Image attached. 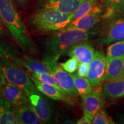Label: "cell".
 I'll return each instance as SVG.
<instances>
[{"label": "cell", "instance_id": "cell-14", "mask_svg": "<svg viewBox=\"0 0 124 124\" xmlns=\"http://www.w3.org/2000/svg\"><path fill=\"white\" fill-rule=\"evenodd\" d=\"M1 95L13 106H17L29 101L27 95L22 89L8 82L4 83Z\"/></svg>", "mask_w": 124, "mask_h": 124}, {"label": "cell", "instance_id": "cell-4", "mask_svg": "<svg viewBox=\"0 0 124 124\" xmlns=\"http://www.w3.org/2000/svg\"><path fill=\"white\" fill-rule=\"evenodd\" d=\"M0 77L3 83L8 82L18 86L25 94L37 89L30 75L16 62L8 59H0Z\"/></svg>", "mask_w": 124, "mask_h": 124}, {"label": "cell", "instance_id": "cell-9", "mask_svg": "<svg viewBox=\"0 0 124 124\" xmlns=\"http://www.w3.org/2000/svg\"><path fill=\"white\" fill-rule=\"evenodd\" d=\"M104 11V8L98 2L93 7L89 13L72 20L64 29H76L82 31H89L100 21Z\"/></svg>", "mask_w": 124, "mask_h": 124}, {"label": "cell", "instance_id": "cell-31", "mask_svg": "<svg viewBox=\"0 0 124 124\" xmlns=\"http://www.w3.org/2000/svg\"><path fill=\"white\" fill-rule=\"evenodd\" d=\"M15 1L20 7H24L28 3L29 0H15Z\"/></svg>", "mask_w": 124, "mask_h": 124}, {"label": "cell", "instance_id": "cell-5", "mask_svg": "<svg viewBox=\"0 0 124 124\" xmlns=\"http://www.w3.org/2000/svg\"><path fill=\"white\" fill-rule=\"evenodd\" d=\"M58 59L48 54L44 56L43 62L51 70V74L60 87L72 98H77L79 94L74 84L72 75L65 71L58 63Z\"/></svg>", "mask_w": 124, "mask_h": 124}, {"label": "cell", "instance_id": "cell-6", "mask_svg": "<svg viewBox=\"0 0 124 124\" xmlns=\"http://www.w3.org/2000/svg\"><path fill=\"white\" fill-rule=\"evenodd\" d=\"M105 21L101 37L97 40L98 44H109L124 40V11Z\"/></svg>", "mask_w": 124, "mask_h": 124}, {"label": "cell", "instance_id": "cell-20", "mask_svg": "<svg viewBox=\"0 0 124 124\" xmlns=\"http://www.w3.org/2000/svg\"><path fill=\"white\" fill-rule=\"evenodd\" d=\"M74 84L79 95L81 97L87 95L93 91V87L87 77H82L78 74H72Z\"/></svg>", "mask_w": 124, "mask_h": 124}, {"label": "cell", "instance_id": "cell-30", "mask_svg": "<svg viewBox=\"0 0 124 124\" xmlns=\"http://www.w3.org/2000/svg\"><path fill=\"white\" fill-rule=\"evenodd\" d=\"M77 124H92V121L86 116H83L78 121Z\"/></svg>", "mask_w": 124, "mask_h": 124}, {"label": "cell", "instance_id": "cell-29", "mask_svg": "<svg viewBox=\"0 0 124 124\" xmlns=\"http://www.w3.org/2000/svg\"><path fill=\"white\" fill-rule=\"evenodd\" d=\"M8 30L0 18V40L4 39L8 36Z\"/></svg>", "mask_w": 124, "mask_h": 124}, {"label": "cell", "instance_id": "cell-7", "mask_svg": "<svg viewBox=\"0 0 124 124\" xmlns=\"http://www.w3.org/2000/svg\"><path fill=\"white\" fill-rule=\"evenodd\" d=\"M26 95L29 103L39 117L45 124L52 123L54 118L53 109L49 101L44 97V94L36 89Z\"/></svg>", "mask_w": 124, "mask_h": 124}, {"label": "cell", "instance_id": "cell-28", "mask_svg": "<svg viewBox=\"0 0 124 124\" xmlns=\"http://www.w3.org/2000/svg\"><path fill=\"white\" fill-rule=\"evenodd\" d=\"M9 57L13 58V56H11V52L7 48L0 44V59H8Z\"/></svg>", "mask_w": 124, "mask_h": 124}, {"label": "cell", "instance_id": "cell-8", "mask_svg": "<svg viewBox=\"0 0 124 124\" xmlns=\"http://www.w3.org/2000/svg\"><path fill=\"white\" fill-rule=\"evenodd\" d=\"M106 66V56L101 51H96L94 58L89 63L87 76L93 89L98 87L105 81Z\"/></svg>", "mask_w": 124, "mask_h": 124}, {"label": "cell", "instance_id": "cell-2", "mask_svg": "<svg viewBox=\"0 0 124 124\" xmlns=\"http://www.w3.org/2000/svg\"><path fill=\"white\" fill-rule=\"evenodd\" d=\"M91 35L89 31L61 29L46 39L44 43L45 49L49 55L59 59L60 56L67 54L75 44L89 39Z\"/></svg>", "mask_w": 124, "mask_h": 124}, {"label": "cell", "instance_id": "cell-27", "mask_svg": "<svg viewBox=\"0 0 124 124\" xmlns=\"http://www.w3.org/2000/svg\"><path fill=\"white\" fill-rule=\"evenodd\" d=\"M89 64L87 63H79L78 68L77 74L80 77H87L89 70Z\"/></svg>", "mask_w": 124, "mask_h": 124}, {"label": "cell", "instance_id": "cell-10", "mask_svg": "<svg viewBox=\"0 0 124 124\" xmlns=\"http://www.w3.org/2000/svg\"><path fill=\"white\" fill-rule=\"evenodd\" d=\"M82 98L84 115L92 121L95 114L104 107L103 95L100 91H92Z\"/></svg>", "mask_w": 124, "mask_h": 124}, {"label": "cell", "instance_id": "cell-15", "mask_svg": "<svg viewBox=\"0 0 124 124\" xmlns=\"http://www.w3.org/2000/svg\"><path fill=\"white\" fill-rule=\"evenodd\" d=\"M84 0H48L42 5L43 9H52L73 14Z\"/></svg>", "mask_w": 124, "mask_h": 124}, {"label": "cell", "instance_id": "cell-12", "mask_svg": "<svg viewBox=\"0 0 124 124\" xmlns=\"http://www.w3.org/2000/svg\"><path fill=\"white\" fill-rule=\"evenodd\" d=\"M95 51L92 45L86 41L74 45L67 52L71 58H74L79 63L89 64L94 58Z\"/></svg>", "mask_w": 124, "mask_h": 124}, {"label": "cell", "instance_id": "cell-18", "mask_svg": "<svg viewBox=\"0 0 124 124\" xmlns=\"http://www.w3.org/2000/svg\"><path fill=\"white\" fill-rule=\"evenodd\" d=\"M14 60L17 64L24 67L32 73H51V70L43 61H39L29 57H24L21 59H15Z\"/></svg>", "mask_w": 124, "mask_h": 124}, {"label": "cell", "instance_id": "cell-21", "mask_svg": "<svg viewBox=\"0 0 124 124\" xmlns=\"http://www.w3.org/2000/svg\"><path fill=\"white\" fill-rule=\"evenodd\" d=\"M106 58H117L124 56V40L113 43L108 46Z\"/></svg>", "mask_w": 124, "mask_h": 124}, {"label": "cell", "instance_id": "cell-24", "mask_svg": "<svg viewBox=\"0 0 124 124\" xmlns=\"http://www.w3.org/2000/svg\"><path fill=\"white\" fill-rule=\"evenodd\" d=\"M93 124H113L114 122L103 109L95 114L92 120Z\"/></svg>", "mask_w": 124, "mask_h": 124}, {"label": "cell", "instance_id": "cell-22", "mask_svg": "<svg viewBox=\"0 0 124 124\" xmlns=\"http://www.w3.org/2000/svg\"><path fill=\"white\" fill-rule=\"evenodd\" d=\"M100 0H84L73 15V20L83 16L90 11L91 9Z\"/></svg>", "mask_w": 124, "mask_h": 124}, {"label": "cell", "instance_id": "cell-3", "mask_svg": "<svg viewBox=\"0 0 124 124\" xmlns=\"http://www.w3.org/2000/svg\"><path fill=\"white\" fill-rule=\"evenodd\" d=\"M73 20L72 14L64 13L52 9H43L31 17L30 24L39 32L60 31Z\"/></svg>", "mask_w": 124, "mask_h": 124}, {"label": "cell", "instance_id": "cell-23", "mask_svg": "<svg viewBox=\"0 0 124 124\" xmlns=\"http://www.w3.org/2000/svg\"><path fill=\"white\" fill-rule=\"evenodd\" d=\"M31 75H32V77L40 82L52 85L59 90L64 91L60 87V86L58 85V83L55 81V79L54 78V77L51 74L46 73V72H41V73H32L31 72Z\"/></svg>", "mask_w": 124, "mask_h": 124}, {"label": "cell", "instance_id": "cell-11", "mask_svg": "<svg viewBox=\"0 0 124 124\" xmlns=\"http://www.w3.org/2000/svg\"><path fill=\"white\" fill-rule=\"evenodd\" d=\"M29 75L37 89L42 94H44L45 96H46L52 100L60 101L65 102L67 104L71 105L74 104L73 98L67 94L66 93L59 90L52 85L40 82L32 77V75Z\"/></svg>", "mask_w": 124, "mask_h": 124}, {"label": "cell", "instance_id": "cell-25", "mask_svg": "<svg viewBox=\"0 0 124 124\" xmlns=\"http://www.w3.org/2000/svg\"><path fill=\"white\" fill-rule=\"evenodd\" d=\"M79 62L74 58H71L64 63H60V66L70 74L75 72L78 70Z\"/></svg>", "mask_w": 124, "mask_h": 124}, {"label": "cell", "instance_id": "cell-32", "mask_svg": "<svg viewBox=\"0 0 124 124\" xmlns=\"http://www.w3.org/2000/svg\"><path fill=\"white\" fill-rule=\"evenodd\" d=\"M3 86H4V83H3L2 78H1V77H0V95H1V91H2Z\"/></svg>", "mask_w": 124, "mask_h": 124}, {"label": "cell", "instance_id": "cell-17", "mask_svg": "<svg viewBox=\"0 0 124 124\" xmlns=\"http://www.w3.org/2000/svg\"><path fill=\"white\" fill-rule=\"evenodd\" d=\"M101 94L103 97L110 99L124 97V77L105 81L102 87Z\"/></svg>", "mask_w": 124, "mask_h": 124}, {"label": "cell", "instance_id": "cell-26", "mask_svg": "<svg viewBox=\"0 0 124 124\" xmlns=\"http://www.w3.org/2000/svg\"><path fill=\"white\" fill-rule=\"evenodd\" d=\"M105 7H110L118 12L124 11V0H103Z\"/></svg>", "mask_w": 124, "mask_h": 124}, {"label": "cell", "instance_id": "cell-16", "mask_svg": "<svg viewBox=\"0 0 124 124\" xmlns=\"http://www.w3.org/2000/svg\"><path fill=\"white\" fill-rule=\"evenodd\" d=\"M107 58V66L105 81H108L124 77V56Z\"/></svg>", "mask_w": 124, "mask_h": 124}, {"label": "cell", "instance_id": "cell-13", "mask_svg": "<svg viewBox=\"0 0 124 124\" xmlns=\"http://www.w3.org/2000/svg\"><path fill=\"white\" fill-rule=\"evenodd\" d=\"M13 111L21 124H45L37 115L29 101L14 106Z\"/></svg>", "mask_w": 124, "mask_h": 124}, {"label": "cell", "instance_id": "cell-19", "mask_svg": "<svg viewBox=\"0 0 124 124\" xmlns=\"http://www.w3.org/2000/svg\"><path fill=\"white\" fill-rule=\"evenodd\" d=\"M10 105V102L0 95V124H21Z\"/></svg>", "mask_w": 124, "mask_h": 124}, {"label": "cell", "instance_id": "cell-1", "mask_svg": "<svg viewBox=\"0 0 124 124\" xmlns=\"http://www.w3.org/2000/svg\"><path fill=\"white\" fill-rule=\"evenodd\" d=\"M0 18L24 52L33 50V41L12 0H0Z\"/></svg>", "mask_w": 124, "mask_h": 124}]
</instances>
